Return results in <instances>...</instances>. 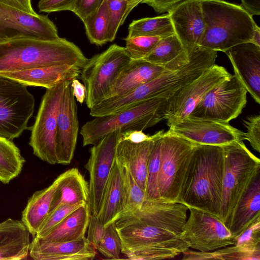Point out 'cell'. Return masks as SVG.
Returning <instances> with one entry per match:
<instances>
[{
  "label": "cell",
  "instance_id": "32",
  "mask_svg": "<svg viewBox=\"0 0 260 260\" xmlns=\"http://www.w3.org/2000/svg\"><path fill=\"white\" fill-rule=\"evenodd\" d=\"M25 159L12 140L0 137V181L5 184L18 176Z\"/></svg>",
  "mask_w": 260,
  "mask_h": 260
},
{
  "label": "cell",
  "instance_id": "51",
  "mask_svg": "<svg viewBox=\"0 0 260 260\" xmlns=\"http://www.w3.org/2000/svg\"><path fill=\"white\" fill-rule=\"evenodd\" d=\"M241 6L252 16L260 15V0H241Z\"/></svg>",
  "mask_w": 260,
  "mask_h": 260
},
{
  "label": "cell",
  "instance_id": "48",
  "mask_svg": "<svg viewBox=\"0 0 260 260\" xmlns=\"http://www.w3.org/2000/svg\"><path fill=\"white\" fill-rule=\"evenodd\" d=\"M151 136L145 134L142 131L133 130L121 133L120 139L134 143H140L149 140Z\"/></svg>",
  "mask_w": 260,
  "mask_h": 260
},
{
  "label": "cell",
  "instance_id": "41",
  "mask_svg": "<svg viewBox=\"0 0 260 260\" xmlns=\"http://www.w3.org/2000/svg\"><path fill=\"white\" fill-rule=\"evenodd\" d=\"M234 244L250 251H260V217L234 238Z\"/></svg>",
  "mask_w": 260,
  "mask_h": 260
},
{
  "label": "cell",
  "instance_id": "25",
  "mask_svg": "<svg viewBox=\"0 0 260 260\" xmlns=\"http://www.w3.org/2000/svg\"><path fill=\"white\" fill-rule=\"evenodd\" d=\"M150 142L151 138L140 143L120 138L116 148L115 160L130 173L145 192Z\"/></svg>",
  "mask_w": 260,
  "mask_h": 260
},
{
  "label": "cell",
  "instance_id": "5",
  "mask_svg": "<svg viewBox=\"0 0 260 260\" xmlns=\"http://www.w3.org/2000/svg\"><path fill=\"white\" fill-rule=\"evenodd\" d=\"M224 171L219 219L228 228L234 209L255 176L260 172V160L242 141L222 146Z\"/></svg>",
  "mask_w": 260,
  "mask_h": 260
},
{
  "label": "cell",
  "instance_id": "17",
  "mask_svg": "<svg viewBox=\"0 0 260 260\" xmlns=\"http://www.w3.org/2000/svg\"><path fill=\"white\" fill-rule=\"evenodd\" d=\"M188 209L181 203L160 198L145 199L139 210L123 217L132 218L179 236L187 220Z\"/></svg>",
  "mask_w": 260,
  "mask_h": 260
},
{
  "label": "cell",
  "instance_id": "45",
  "mask_svg": "<svg viewBox=\"0 0 260 260\" xmlns=\"http://www.w3.org/2000/svg\"><path fill=\"white\" fill-rule=\"evenodd\" d=\"M77 0H40V11L51 13L61 11H73Z\"/></svg>",
  "mask_w": 260,
  "mask_h": 260
},
{
  "label": "cell",
  "instance_id": "28",
  "mask_svg": "<svg viewBox=\"0 0 260 260\" xmlns=\"http://www.w3.org/2000/svg\"><path fill=\"white\" fill-rule=\"evenodd\" d=\"M63 173L47 187L36 191L28 200L22 213V221L33 238L49 214Z\"/></svg>",
  "mask_w": 260,
  "mask_h": 260
},
{
  "label": "cell",
  "instance_id": "3",
  "mask_svg": "<svg viewBox=\"0 0 260 260\" xmlns=\"http://www.w3.org/2000/svg\"><path fill=\"white\" fill-rule=\"evenodd\" d=\"M201 3L205 29L200 47L225 53L251 42L257 24L241 5L223 0H201Z\"/></svg>",
  "mask_w": 260,
  "mask_h": 260
},
{
  "label": "cell",
  "instance_id": "22",
  "mask_svg": "<svg viewBox=\"0 0 260 260\" xmlns=\"http://www.w3.org/2000/svg\"><path fill=\"white\" fill-rule=\"evenodd\" d=\"M81 69L69 64L35 68L16 72L0 73L26 86L51 88L63 82L72 80L79 76Z\"/></svg>",
  "mask_w": 260,
  "mask_h": 260
},
{
  "label": "cell",
  "instance_id": "9",
  "mask_svg": "<svg viewBox=\"0 0 260 260\" xmlns=\"http://www.w3.org/2000/svg\"><path fill=\"white\" fill-rule=\"evenodd\" d=\"M247 92L237 78L231 75L206 93L188 117L229 122L245 107Z\"/></svg>",
  "mask_w": 260,
  "mask_h": 260
},
{
  "label": "cell",
  "instance_id": "11",
  "mask_svg": "<svg viewBox=\"0 0 260 260\" xmlns=\"http://www.w3.org/2000/svg\"><path fill=\"white\" fill-rule=\"evenodd\" d=\"M188 208L189 215L179 237L189 248L209 252L234 244L230 231L218 218L206 212Z\"/></svg>",
  "mask_w": 260,
  "mask_h": 260
},
{
  "label": "cell",
  "instance_id": "29",
  "mask_svg": "<svg viewBox=\"0 0 260 260\" xmlns=\"http://www.w3.org/2000/svg\"><path fill=\"white\" fill-rule=\"evenodd\" d=\"M88 199L89 184L77 168L70 169L63 173L50 212L62 205L88 203Z\"/></svg>",
  "mask_w": 260,
  "mask_h": 260
},
{
  "label": "cell",
  "instance_id": "26",
  "mask_svg": "<svg viewBox=\"0 0 260 260\" xmlns=\"http://www.w3.org/2000/svg\"><path fill=\"white\" fill-rule=\"evenodd\" d=\"M30 232L21 221L8 218L0 223V260L27 257L30 245Z\"/></svg>",
  "mask_w": 260,
  "mask_h": 260
},
{
  "label": "cell",
  "instance_id": "34",
  "mask_svg": "<svg viewBox=\"0 0 260 260\" xmlns=\"http://www.w3.org/2000/svg\"><path fill=\"white\" fill-rule=\"evenodd\" d=\"M182 254L184 260H260V251H250L235 245L209 252L195 251L188 248Z\"/></svg>",
  "mask_w": 260,
  "mask_h": 260
},
{
  "label": "cell",
  "instance_id": "15",
  "mask_svg": "<svg viewBox=\"0 0 260 260\" xmlns=\"http://www.w3.org/2000/svg\"><path fill=\"white\" fill-rule=\"evenodd\" d=\"M59 39L55 24L47 15L32 14L0 2V38Z\"/></svg>",
  "mask_w": 260,
  "mask_h": 260
},
{
  "label": "cell",
  "instance_id": "16",
  "mask_svg": "<svg viewBox=\"0 0 260 260\" xmlns=\"http://www.w3.org/2000/svg\"><path fill=\"white\" fill-rule=\"evenodd\" d=\"M71 82L64 89L57 117L55 152L57 164L62 165L70 164L73 158L79 129Z\"/></svg>",
  "mask_w": 260,
  "mask_h": 260
},
{
  "label": "cell",
  "instance_id": "1",
  "mask_svg": "<svg viewBox=\"0 0 260 260\" xmlns=\"http://www.w3.org/2000/svg\"><path fill=\"white\" fill-rule=\"evenodd\" d=\"M88 60L76 44L64 38H0V73L62 64L82 69Z\"/></svg>",
  "mask_w": 260,
  "mask_h": 260
},
{
  "label": "cell",
  "instance_id": "7",
  "mask_svg": "<svg viewBox=\"0 0 260 260\" xmlns=\"http://www.w3.org/2000/svg\"><path fill=\"white\" fill-rule=\"evenodd\" d=\"M131 59L126 48L116 44L88 59L80 75L86 88L85 102L89 109L103 99L119 73Z\"/></svg>",
  "mask_w": 260,
  "mask_h": 260
},
{
  "label": "cell",
  "instance_id": "35",
  "mask_svg": "<svg viewBox=\"0 0 260 260\" xmlns=\"http://www.w3.org/2000/svg\"><path fill=\"white\" fill-rule=\"evenodd\" d=\"M164 131L151 136V142L147 169L146 199H160L158 190V174L161 157V144Z\"/></svg>",
  "mask_w": 260,
  "mask_h": 260
},
{
  "label": "cell",
  "instance_id": "49",
  "mask_svg": "<svg viewBox=\"0 0 260 260\" xmlns=\"http://www.w3.org/2000/svg\"><path fill=\"white\" fill-rule=\"evenodd\" d=\"M0 2L32 14H37L32 8L31 0H0Z\"/></svg>",
  "mask_w": 260,
  "mask_h": 260
},
{
  "label": "cell",
  "instance_id": "4",
  "mask_svg": "<svg viewBox=\"0 0 260 260\" xmlns=\"http://www.w3.org/2000/svg\"><path fill=\"white\" fill-rule=\"evenodd\" d=\"M168 99L153 98L144 100L119 113L95 117L81 127L83 146L94 145L108 134L117 129L121 132L144 131L165 120Z\"/></svg>",
  "mask_w": 260,
  "mask_h": 260
},
{
  "label": "cell",
  "instance_id": "30",
  "mask_svg": "<svg viewBox=\"0 0 260 260\" xmlns=\"http://www.w3.org/2000/svg\"><path fill=\"white\" fill-rule=\"evenodd\" d=\"M143 59L166 70H174L188 62L189 54L174 34L161 38L150 53Z\"/></svg>",
  "mask_w": 260,
  "mask_h": 260
},
{
  "label": "cell",
  "instance_id": "39",
  "mask_svg": "<svg viewBox=\"0 0 260 260\" xmlns=\"http://www.w3.org/2000/svg\"><path fill=\"white\" fill-rule=\"evenodd\" d=\"M161 38L148 36L126 37L125 48L132 59H143L150 53Z\"/></svg>",
  "mask_w": 260,
  "mask_h": 260
},
{
  "label": "cell",
  "instance_id": "14",
  "mask_svg": "<svg viewBox=\"0 0 260 260\" xmlns=\"http://www.w3.org/2000/svg\"><path fill=\"white\" fill-rule=\"evenodd\" d=\"M168 132L196 144L222 146L245 140L243 132L229 124L187 117L169 126Z\"/></svg>",
  "mask_w": 260,
  "mask_h": 260
},
{
  "label": "cell",
  "instance_id": "20",
  "mask_svg": "<svg viewBox=\"0 0 260 260\" xmlns=\"http://www.w3.org/2000/svg\"><path fill=\"white\" fill-rule=\"evenodd\" d=\"M234 75L254 101L260 104V47L251 42L235 46L225 52Z\"/></svg>",
  "mask_w": 260,
  "mask_h": 260
},
{
  "label": "cell",
  "instance_id": "2",
  "mask_svg": "<svg viewBox=\"0 0 260 260\" xmlns=\"http://www.w3.org/2000/svg\"><path fill=\"white\" fill-rule=\"evenodd\" d=\"M223 171L222 146L196 144L182 186L180 203L219 218Z\"/></svg>",
  "mask_w": 260,
  "mask_h": 260
},
{
  "label": "cell",
  "instance_id": "27",
  "mask_svg": "<svg viewBox=\"0 0 260 260\" xmlns=\"http://www.w3.org/2000/svg\"><path fill=\"white\" fill-rule=\"evenodd\" d=\"M260 217V172L252 180L232 214L228 227L233 238Z\"/></svg>",
  "mask_w": 260,
  "mask_h": 260
},
{
  "label": "cell",
  "instance_id": "33",
  "mask_svg": "<svg viewBox=\"0 0 260 260\" xmlns=\"http://www.w3.org/2000/svg\"><path fill=\"white\" fill-rule=\"evenodd\" d=\"M128 31L127 38L137 36L163 38L175 34L168 13L159 16L134 20L129 25Z\"/></svg>",
  "mask_w": 260,
  "mask_h": 260
},
{
  "label": "cell",
  "instance_id": "50",
  "mask_svg": "<svg viewBox=\"0 0 260 260\" xmlns=\"http://www.w3.org/2000/svg\"><path fill=\"white\" fill-rule=\"evenodd\" d=\"M73 94L77 102L83 104L86 99V88L78 79H74L71 84Z\"/></svg>",
  "mask_w": 260,
  "mask_h": 260
},
{
  "label": "cell",
  "instance_id": "13",
  "mask_svg": "<svg viewBox=\"0 0 260 260\" xmlns=\"http://www.w3.org/2000/svg\"><path fill=\"white\" fill-rule=\"evenodd\" d=\"M231 76L225 68L215 63L177 91L167 100L165 112L167 125L169 127L188 117L206 93Z\"/></svg>",
  "mask_w": 260,
  "mask_h": 260
},
{
  "label": "cell",
  "instance_id": "44",
  "mask_svg": "<svg viewBox=\"0 0 260 260\" xmlns=\"http://www.w3.org/2000/svg\"><path fill=\"white\" fill-rule=\"evenodd\" d=\"M105 0H77L72 11L82 21L94 14Z\"/></svg>",
  "mask_w": 260,
  "mask_h": 260
},
{
  "label": "cell",
  "instance_id": "21",
  "mask_svg": "<svg viewBox=\"0 0 260 260\" xmlns=\"http://www.w3.org/2000/svg\"><path fill=\"white\" fill-rule=\"evenodd\" d=\"M96 249L86 238L56 242L35 236L30 242L29 254L35 260H88L94 258Z\"/></svg>",
  "mask_w": 260,
  "mask_h": 260
},
{
  "label": "cell",
  "instance_id": "24",
  "mask_svg": "<svg viewBox=\"0 0 260 260\" xmlns=\"http://www.w3.org/2000/svg\"><path fill=\"white\" fill-rule=\"evenodd\" d=\"M125 187L122 167L115 160L107 182L98 217L105 227L115 222L123 210Z\"/></svg>",
  "mask_w": 260,
  "mask_h": 260
},
{
  "label": "cell",
  "instance_id": "47",
  "mask_svg": "<svg viewBox=\"0 0 260 260\" xmlns=\"http://www.w3.org/2000/svg\"><path fill=\"white\" fill-rule=\"evenodd\" d=\"M185 0H144L142 4H146L152 7L158 13L168 12L173 8Z\"/></svg>",
  "mask_w": 260,
  "mask_h": 260
},
{
  "label": "cell",
  "instance_id": "36",
  "mask_svg": "<svg viewBox=\"0 0 260 260\" xmlns=\"http://www.w3.org/2000/svg\"><path fill=\"white\" fill-rule=\"evenodd\" d=\"M87 38L92 44L102 46L109 42V14L107 0L93 15L82 21Z\"/></svg>",
  "mask_w": 260,
  "mask_h": 260
},
{
  "label": "cell",
  "instance_id": "52",
  "mask_svg": "<svg viewBox=\"0 0 260 260\" xmlns=\"http://www.w3.org/2000/svg\"><path fill=\"white\" fill-rule=\"evenodd\" d=\"M250 42L260 47V28L257 25L253 31Z\"/></svg>",
  "mask_w": 260,
  "mask_h": 260
},
{
  "label": "cell",
  "instance_id": "31",
  "mask_svg": "<svg viewBox=\"0 0 260 260\" xmlns=\"http://www.w3.org/2000/svg\"><path fill=\"white\" fill-rule=\"evenodd\" d=\"M90 215L88 203L84 204L71 213L62 221L40 238L56 242L80 240L85 237Z\"/></svg>",
  "mask_w": 260,
  "mask_h": 260
},
{
  "label": "cell",
  "instance_id": "10",
  "mask_svg": "<svg viewBox=\"0 0 260 260\" xmlns=\"http://www.w3.org/2000/svg\"><path fill=\"white\" fill-rule=\"evenodd\" d=\"M72 80L66 81L51 88L46 89L35 122L31 128L29 144L34 154L51 165L57 164L55 136L59 106L64 89Z\"/></svg>",
  "mask_w": 260,
  "mask_h": 260
},
{
  "label": "cell",
  "instance_id": "8",
  "mask_svg": "<svg viewBox=\"0 0 260 260\" xmlns=\"http://www.w3.org/2000/svg\"><path fill=\"white\" fill-rule=\"evenodd\" d=\"M35 99L27 86L0 76V137L10 140L28 129Z\"/></svg>",
  "mask_w": 260,
  "mask_h": 260
},
{
  "label": "cell",
  "instance_id": "46",
  "mask_svg": "<svg viewBox=\"0 0 260 260\" xmlns=\"http://www.w3.org/2000/svg\"><path fill=\"white\" fill-rule=\"evenodd\" d=\"M105 228L98 216L90 215L86 238L95 249L101 241Z\"/></svg>",
  "mask_w": 260,
  "mask_h": 260
},
{
  "label": "cell",
  "instance_id": "19",
  "mask_svg": "<svg viewBox=\"0 0 260 260\" xmlns=\"http://www.w3.org/2000/svg\"><path fill=\"white\" fill-rule=\"evenodd\" d=\"M115 224L121 241V252L128 258L158 242L178 236L129 217L120 218Z\"/></svg>",
  "mask_w": 260,
  "mask_h": 260
},
{
  "label": "cell",
  "instance_id": "42",
  "mask_svg": "<svg viewBox=\"0 0 260 260\" xmlns=\"http://www.w3.org/2000/svg\"><path fill=\"white\" fill-rule=\"evenodd\" d=\"M84 204H85L64 205L56 208L49 213L39 228L36 236L39 238L42 237L62 221L71 213Z\"/></svg>",
  "mask_w": 260,
  "mask_h": 260
},
{
  "label": "cell",
  "instance_id": "18",
  "mask_svg": "<svg viewBox=\"0 0 260 260\" xmlns=\"http://www.w3.org/2000/svg\"><path fill=\"white\" fill-rule=\"evenodd\" d=\"M175 34L189 53L199 47L205 29L201 0H185L168 12Z\"/></svg>",
  "mask_w": 260,
  "mask_h": 260
},
{
  "label": "cell",
  "instance_id": "38",
  "mask_svg": "<svg viewBox=\"0 0 260 260\" xmlns=\"http://www.w3.org/2000/svg\"><path fill=\"white\" fill-rule=\"evenodd\" d=\"M121 241L115 222L105 228L101 242L96 249L107 258L119 259L121 252Z\"/></svg>",
  "mask_w": 260,
  "mask_h": 260
},
{
  "label": "cell",
  "instance_id": "37",
  "mask_svg": "<svg viewBox=\"0 0 260 260\" xmlns=\"http://www.w3.org/2000/svg\"><path fill=\"white\" fill-rule=\"evenodd\" d=\"M122 168L125 187V198L124 209L119 218L128 216L137 211L141 208L146 199L145 191L138 185L130 173L125 168L122 167Z\"/></svg>",
  "mask_w": 260,
  "mask_h": 260
},
{
  "label": "cell",
  "instance_id": "6",
  "mask_svg": "<svg viewBox=\"0 0 260 260\" xmlns=\"http://www.w3.org/2000/svg\"><path fill=\"white\" fill-rule=\"evenodd\" d=\"M196 144L168 131L164 132L158 180L160 199L180 203L182 186Z\"/></svg>",
  "mask_w": 260,
  "mask_h": 260
},
{
  "label": "cell",
  "instance_id": "43",
  "mask_svg": "<svg viewBox=\"0 0 260 260\" xmlns=\"http://www.w3.org/2000/svg\"><path fill=\"white\" fill-rule=\"evenodd\" d=\"M246 128L244 134L245 140H247L251 146L257 152H260V115L250 116L244 120Z\"/></svg>",
  "mask_w": 260,
  "mask_h": 260
},
{
  "label": "cell",
  "instance_id": "12",
  "mask_svg": "<svg viewBox=\"0 0 260 260\" xmlns=\"http://www.w3.org/2000/svg\"><path fill=\"white\" fill-rule=\"evenodd\" d=\"M121 133L117 129L108 134L90 149V157L85 168L89 174L88 205L91 215L98 216L100 210Z\"/></svg>",
  "mask_w": 260,
  "mask_h": 260
},
{
  "label": "cell",
  "instance_id": "40",
  "mask_svg": "<svg viewBox=\"0 0 260 260\" xmlns=\"http://www.w3.org/2000/svg\"><path fill=\"white\" fill-rule=\"evenodd\" d=\"M109 14V42L115 39L119 27L124 23L126 17V0H107Z\"/></svg>",
  "mask_w": 260,
  "mask_h": 260
},
{
  "label": "cell",
  "instance_id": "23",
  "mask_svg": "<svg viewBox=\"0 0 260 260\" xmlns=\"http://www.w3.org/2000/svg\"><path fill=\"white\" fill-rule=\"evenodd\" d=\"M165 70L143 59H132L119 73L103 100L125 94L153 80Z\"/></svg>",
  "mask_w": 260,
  "mask_h": 260
},
{
  "label": "cell",
  "instance_id": "53",
  "mask_svg": "<svg viewBox=\"0 0 260 260\" xmlns=\"http://www.w3.org/2000/svg\"><path fill=\"white\" fill-rule=\"evenodd\" d=\"M144 0H126L128 7L131 9H134L139 4L142 3Z\"/></svg>",
  "mask_w": 260,
  "mask_h": 260
}]
</instances>
